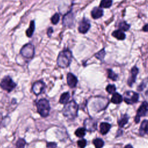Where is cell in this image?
Wrapping results in <instances>:
<instances>
[{
	"mask_svg": "<svg viewBox=\"0 0 148 148\" xmlns=\"http://www.w3.org/2000/svg\"><path fill=\"white\" fill-rule=\"evenodd\" d=\"M75 134L77 137L83 138L86 135V129L84 128H79L76 130Z\"/></svg>",
	"mask_w": 148,
	"mask_h": 148,
	"instance_id": "cell-28",
	"label": "cell"
},
{
	"mask_svg": "<svg viewBox=\"0 0 148 148\" xmlns=\"http://www.w3.org/2000/svg\"><path fill=\"white\" fill-rule=\"evenodd\" d=\"M78 105L73 101H71L66 103L62 109L63 115L69 120L74 119L77 115Z\"/></svg>",
	"mask_w": 148,
	"mask_h": 148,
	"instance_id": "cell-2",
	"label": "cell"
},
{
	"mask_svg": "<svg viewBox=\"0 0 148 148\" xmlns=\"http://www.w3.org/2000/svg\"><path fill=\"white\" fill-rule=\"evenodd\" d=\"M139 94L132 91H126L124 95V100L127 104H133L138 102Z\"/></svg>",
	"mask_w": 148,
	"mask_h": 148,
	"instance_id": "cell-6",
	"label": "cell"
},
{
	"mask_svg": "<svg viewBox=\"0 0 148 148\" xmlns=\"http://www.w3.org/2000/svg\"><path fill=\"white\" fill-rule=\"evenodd\" d=\"M72 54L69 49H64L61 51L57 57V63L58 66L65 68L69 66L72 61Z\"/></svg>",
	"mask_w": 148,
	"mask_h": 148,
	"instance_id": "cell-1",
	"label": "cell"
},
{
	"mask_svg": "<svg viewBox=\"0 0 148 148\" xmlns=\"http://www.w3.org/2000/svg\"><path fill=\"white\" fill-rule=\"evenodd\" d=\"M38 113L43 117H46L49 116L50 106L49 101L45 98H42L38 100L36 103Z\"/></svg>",
	"mask_w": 148,
	"mask_h": 148,
	"instance_id": "cell-3",
	"label": "cell"
},
{
	"mask_svg": "<svg viewBox=\"0 0 148 148\" xmlns=\"http://www.w3.org/2000/svg\"><path fill=\"white\" fill-rule=\"evenodd\" d=\"M139 132L140 135H143L146 133H148V120H143L140 125Z\"/></svg>",
	"mask_w": 148,
	"mask_h": 148,
	"instance_id": "cell-19",
	"label": "cell"
},
{
	"mask_svg": "<svg viewBox=\"0 0 148 148\" xmlns=\"http://www.w3.org/2000/svg\"><path fill=\"white\" fill-rule=\"evenodd\" d=\"M139 72V69L137 68L136 66H134L131 70V74L130 75V77L128 79L127 83L129 85V86L131 87L132 84L135 82L136 76Z\"/></svg>",
	"mask_w": 148,
	"mask_h": 148,
	"instance_id": "cell-12",
	"label": "cell"
},
{
	"mask_svg": "<svg viewBox=\"0 0 148 148\" xmlns=\"http://www.w3.org/2000/svg\"><path fill=\"white\" fill-rule=\"evenodd\" d=\"M57 145L56 142H47L46 143V147L47 148H56Z\"/></svg>",
	"mask_w": 148,
	"mask_h": 148,
	"instance_id": "cell-33",
	"label": "cell"
},
{
	"mask_svg": "<svg viewBox=\"0 0 148 148\" xmlns=\"http://www.w3.org/2000/svg\"><path fill=\"white\" fill-rule=\"evenodd\" d=\"M66 80H67L68 85L71 88H74L76 86L78 80L77 77L73 73H68L67 74Z\"/></svg>",
	"mask_w": 148,
	"mask_h": 148,
	"instance_id": "cell-13",
	"label": "cell"
},
{
	"mask_svg": "<svg viewBox=\"0 0 148 148\" xmlns=\"http://www.w3.org/2000/svg\"><path fill=\"white\" fill-rule=\"evenodd\" d=\"M107 73H108V78H109L114 81L117 80V79L118 78V75L116 73H115L111 69H108Z\"/></svg>",
	"mask_w": 148,
	"mask_h": 148,
	"instance_id": "cell-26",
	"label": "cell"
},
{
	"mask_svg": "<svg viewBox=\"0 0 148 148\" xmlns=\"http://www.w3.org/2000/svg\"><path fill=\"white\" fill-rule=\"evenodd\" d=\"M60 20V15L58 13H55L51 18V21L53 24H57Z\"/></svg>",
	"mask_w": 148,
	"mask_h": 148,
	"instance_id": "cell-31",
	"label": "cell"
},
{
	"mask_svg": "<svg viewBox=\"0 0 148 148\" xmlns=\"http://www.w3.org/2000/svg\"><path fill=\"white\" fill-rule=\"evenodd\" d=\"M21 55L25 58H33L35 54V47L31 43H27L24 45L21 50Z\"/></svg>",
	"mask_w": 148,
	"mask_h": 148,
	"instance_id": "cell-5",
	"label": "cell"
},
{
	"mask_svg": "<svg viewBox=\"0 0 148 148\" xmlns=\"http://www.w3.org/2000/svg\"><path fill=\"white\" fill-rule=\"evenodd\" d=\"M70 98V94L68 92H64L61 94L60 98V100H59V102L61 104H66L68 102V101L69 99Z\"/></svg>",
	"mask_w": 148,
	"mask_h": 148,
	"instance_id": "cell-21",
	"label": "cell"
},
{
	"mask_svg": "<svg viewBox=\"0 0 148 148\" xmlns=\"http://www.w3.org/2000/svg\"><path fill=\"white\" fill-rule=\"evenodd\" d=\"M124 148H133V147H132V145H126L125 146V147Z\"/></svg>",
	"mask_w": 148,
	"mask_h": 148,
	"instance_id": "cell-36",
	"label": "cell"
},
{
	"mask_svg": "<svg viewBox=\"0 0 148 148\" xmlns=\"http://www.w3.org/2000/svg\"><path fill=\"white\" fill-rule=\"evenodd\" d=\"M26 142L23 138H19L16 143V146L17 148H24Z\"/></svg>",
	"mask_w": 148,
	"mask_h": 148,
	"instance_id": "cell-29",
	"label": "cell"
},
{
	"mask_svg": "<svg viewBox=\"0 0 148 148\" xmlns=\"http://www.w3.org/2000/svg\"><path fill=\"white\" fill-rule=\"evenodd\" d=\"M45 87H46L45 83L42 80H39L35 82L33 84L32 87V90L33 92L36 95H38L43 92V91L45 89Z\"/></svg>",
	"mask_w": 148,
	"mask_h": 148,
	"instance_id": "cell-7",
	"label": "cell"
},
{
	"mask_svg": "<svg viewBox=\"0 0 148 148\" xmlns=\"http://www.w3.org/2000/svg\"><path fill=\"white\" fill-rule=\"evenodd\" d=\"M84 125L86 130L93 132L97 129V121L92 119H87L84 121Z\"/></svg>",
	"mask_w": 148,
	"mask_h": 148,
	"instance_id": "cell-9",
	"label": "cell"
},
{
	"mask_svg": "<svg viewBox=\"0 0 148 148\" xmlns=\"http://www.w3.org/2000/svg\"><path fill=\"white\" fill-rule=\"evenodd\" d=\"M143 31L145 32H148V24L145 25L143 27Z\"/></svg>",
	"mask_w": 148,
	"mask_h": 148,
	"instance_id": "cell-35",
	"label": "cell"
},
{
	"mask_svg": "<svg viewBox=\"0 0 148 148\" xmlns=\"http://www.w3.org/2000/svg\"><path fill=\"white\" fill-rule=\"evenodd\" d=\"M86 140L82 139L77 141V145L80 148H84V147L86 146Z\"/></svg>",
	"mask_w": 148,
	"mask_h": 148,
	"instance_id": "cell-32",
	"label": "cell"
},
{
	"mask_svg": "<svg viewBox=\"0 0 148 148\" xmlns=\"http://www.w3.org/2000/svg\"><path fill=\"white\" fill-rule=\"evenodd\" d=\"M92 142L95 148H102L104 145V142L102 139L100 138H97L94 139Z\"/></svg>",
	"mask_w": 148,
	"mask_h": 148,
	"instance_id": "cell-25",
	"label": "cell"
},
{
	"mask_svg": "<svg viewBox=\"0 0 148 148\" xmlns=\"http://www.w3.org/2000/svg\"><path fill=\"white\" fill-rule=\"evenodd\" d=\"M123 101L122 96L118 92H114L113 94V95L111 98V102L115 104L120 103Z\"/></svg>",
	"mask_w": 148,
	"mask_h": 148,
	"instance_id": "cell-18",
	"label": "cell"
},
{
	"mask_svg": "<svg viewBox=\"0 0 148 148\" xmlns=\"http://www.w3.org/2000/svg\"><path fill=\"white\" fill-rule=\"evenodd\" d=\"M74 21V15L73 13L71 12V11L68 12L66 13V14L64 15L63 18H62V24L64 26L67 27H71Z\"/></svg>",
	"mask_w": 148,
	"mask_h": 148,
	"instance_id": "cell-10",
	"label": "cell"
},
{
	"mask_svg": "<svg viewBox=\"0 0 148 148\" xmlns=\"http://www.w3.org/2000/svg\"><path fill=\"white\" fill-rule=\"evenodd\" d=\"M105 49L103 48L102 50H101L99 51H98V53H97L95 54V57L99 60L100 61H103V59H104V57H105Z\"/></svg>",
	"mask_w": 148,
	"mask_h": 148,
	"instance_id": "cell-27",
	"label": "cell"
},
{
	"mask_svg": "<svg viewBox=\"0 0 148 148\" xmlns=\"http://www.w3.org/2000/svg\"><path fill=\"white\" fill-rule=\"evenodd\" d=\"M112 36L118 40H124L125 38V34L124 32L120 29L116 30L112 32Z\"/></svg>",
	"mask_w": 148,
	"mask_h": 148,
	"instance_id": "cell-17",
	"label": "cell"
},
{
	"mask_svg": "<svg viewBox=\"0 0 148 148\" xmlns=\"http://www.w3.org/2000/svg\"><path fill=\"white\" fill-rule=\"evenodd\" d=\"M128 121V115L124 114L121 116V117L117 121L118 124L120 127H123L125 125Z\"/></svg>",
	"mask_w": 148,
	"mask_h": 148,
	"instance_id": "cell-22",
	"label": "cell"
},
{
	"mask_svg": "<svg viewBox=\"0 0 148 148\" xmlns=\"http://www.w3.org/2000/svg\"><path fill=\"white\" fill-rule=\"evenodd\" d=\"M138 90L139 91H145V94H148V77L142 81L138 87Z\"/></svg>",
	"mask_w": 148,
	"mask_h": 148,
	"instance_id": "cell-15",
	"label": "cell"
},
{
	"mask_svg": "<svg viewBox=\"0 0 148 148\" xmlns=\"http://www.w3.org/2000/svg\"><path fill=\"white\" fill-rule=\"evenodd\" d=\"M112 5V0H101L100 3V8H109Z\"/></svg>",
	"mask_w": 148,
	"mask_h": 148,
	"instance_id": "cell-24",
	"label": "cell"
},
{
	"mask_svg": "<svg viewBox=\"0 0 148 148\" xmlns=\"http://www.w3.org/2000/svg\"><path fill=\"white\" fill-rule=\"evenodd\" d=\"M111 125L110 124L108 123H102L100 124V132L102 135H105L108 132L109 130L110 129Z\"/></svg>",
	"mask_w": 148,
	"mask_h": 148,
	"instance_id": "cell-16",
	"label": "cell"
},
{
	"mask_svg": "<svg viewBox=\"0 0 148 148\" xmlns=\"http://www.w3.org/2000/svg\"><path fill=\"white\" fill-rule=\"evenodd\" d=\"M116 86L114 84H108L106 87V90L109 94H113L116 92Z\"/></svg>",
	"mask_w": 148,
	"mask_h": 148,
	"instance_id": "cell-30",
	"label": "cell"
},
{
	"mask_svg": "<svg viewBox=\"0 0 148 148\" xmlns=\"http://www.w3.org/2000/svg\"><path fill=\"white\" fill-rule=\"evenodd\" d=\"M35 28V24L34 20H31L29 24V26L28 28L26 30V35L28 37H31L34 34V30Z\"/></svg>",
	"mask_w": 148,
	"mask_h": 148,
	"instance_id": "cell-20",
	"label": "cell"
},
{
	"mask_svg": "<svg viewBox=\"0 0 148 148\" xmlns=\"http://www.w3.org/2000/svg\"><path fill=\"white\" fill-rule=\"evenodd\" d=\"M90 27L91 24L89 20L87 18L84 17L79 22L78 30L82 34H86L88 31Z\"/></svg>",
	"mask_w": 148,
	"mask_h": 148,
	"instance_id": "cell-8",
	"label": "cell"
},
{
	"mask_svg": "<svg viewBox=\"0 0 148 148\" xmlns=\"http://www.w3.org/2000/svg\"><path fill=\"white\" fill-rule=\"evenodd\" d=\"M103 14V11L100 7H95L91 12V15L94 19H98L101 18Z\"/></svg>",
	"mask_w": 148,
	"mask_h": 148,
	"instance_id": "cell-14",
	"label": "cell"
},
{
	"mask_svg": "<svg viewBox=\"0 0 148 148\" xmlns=\"http://www.w3.org/2000/svg\"><path fill=\"white\" fill-rule=\"evenodd\" d=\"M119 29L122 31H128L130 28V25L128 24L127 23H126L125 21H121L119 24Z\"/></svg>",
	"mask_w": 148,
	"mask_h": 148,
	"instance_id": "cell-23",
	"label": "cell"
},
{
	"mask_svg": "<svg viewBox=\"0 0 148 148\" xmlns=\"http://www.w3.org/2000/svg\"><path fill=\"white\" fill-rule=\"evenodd\" d=\"M53 32V29L52 27H49L48 29H47V34L48 35V36L50 37L52 33Z\"/></svg>",
	"mask_w": 148,
	"mask_h": 148,
	"instance_id": "cell-34",
	"label": "cell"
},
{
	"mask_svg": "<svg viewBox=\"0 0 148 148\" xmlns=\"http://www.w3.org/2000/svg\"><path fill=\"white\" fill-rule=\"evenodd\" d=\"M17 84L9 76H5L0 83V87L8 92H11L16 87Z\"/></svg>",
	"mask_w": 148,
	"mask_h": 148,
	"instance_id": "cell-4",
	"label": "cell"
},
{
	"mask_svg": "<svg viewBox=\"0 0 148 148\" xmlns=\"http://www.w3.org/2000/svg\"><path fill=\"white\" fill-rule=\"evenodd\" d=\"M148 113V102L144 101L139 106L137 110L136 116L140 118V117L145 116Z\"/></svg>",
	"mask_w": 148,
	"mask_h": 148,
	"instance_id": "cell-11",
	"label": "cell"
}]
</instances>
